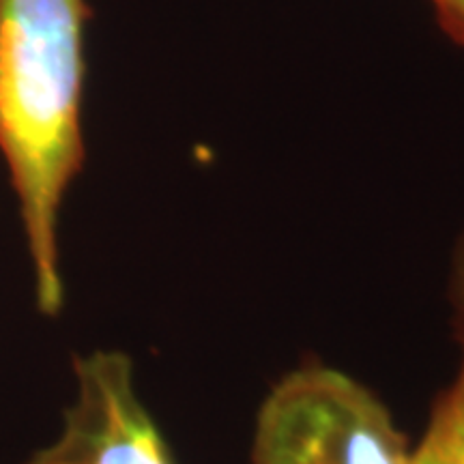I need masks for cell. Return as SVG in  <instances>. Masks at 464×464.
<instances>
[{
    "instance_id": "1",
    "label": "cell",
    "mask_w": 464,
    "mask_h": 464,
    "mask_svg": "<svg viewBox=\"0 0 464 464\" xmlns=\"http://www.w3.org/2000/svg\"><path fill=\"white\" fill-rule=\"evenodd\" d=\"M86 20V0H0V155L45 314L63 305L58 213L84 161Z\"/></svg>"
},
{
    "instance_id": "2",
    "label": "cell",
    "mask_w": 464,
    "mask_h": 464,
    "mask_svg": "<svg viewBox=\"0 0 464 464\" xmlns=\"http://www.w3.org/2000/svg\"><path fill=\"white\" fill-rule=\"evenodd\" d=\"M252 462L413 464V450L368 387L335 368L305 365L260 406Z\"/></svg>"
},
{
    "instance_id": "3",
    "label": "cell",
    "mask_w": 464,
    "mask_h": 464,
    "mask_svg": "<svg viewBox=\"0 0 464 464\" xmlns=\"http://www.w3.org/2000/svg\"><path fill=\"white\" fill-rule=\"evenodd\" d=\"M78 398L61 437L24 464H179L160 426L138 398L125 353L75 359Z\"/></svg>"
},
{
    "instance_id": "4",
    "label": "cell",
    "mask_w": 464,
    "mask_h": 464,
    "mask_svg": "<svg viewBox=\"0 0 464 464\" xmlns=\"http://www.w3.org/2000/svg\"><path fill=\"white\" fill-rule=\"evenodd\" d=\"M413 464H464V348L451 385L440 393Z\"/></svg>"
},
{
    "instance_id": "5",
    "label": "cell",
    "mask_w": 464,
    "mask_h": 464,
    "mask_svg": "<svg viewBox=\"0 0 464 464\" xmlns=\"http://www.w3.org/2000/svg\"><path fill=\"white\" fill-rule=\"evenodd\" d=\"M439 26L464 48V0H430Z\"/></svg>"
},
{
    "instance_id": "6",
    "label": "cell",
    "mask_w": 464,
    "mask_h": 464,
    "mask_svg": "<svg viewBox=\"0 0 464 464\" xmlns=\"http://www.w3.org/2000/svg\"><path fill=\"white\" fill-rule=\"evenodd\" d=\"M450 297L451 307H454V316H464V230L456 243L454 260H451Z\"/></svg>"
}]
</instances>
